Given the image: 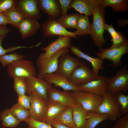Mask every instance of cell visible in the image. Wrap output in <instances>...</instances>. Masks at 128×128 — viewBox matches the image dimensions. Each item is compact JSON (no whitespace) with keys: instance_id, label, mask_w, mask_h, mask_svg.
Returning a JSON list of instances; mask_svg holds the SVG:
<instances>
[{"instance_id":"cell-1","label":"cell","mask_w":128,"mask_h":128,"mask_svg":"<svg viewBox=\"0 0 128 128\" xmlns=\"http://www.w3.org/2000/svg\"><path fill=\"white\" fill-rule=\"evenodd\" d=\"M105 7L101 5L93 10L92 23L91 24L90 35L95 45L99 48L102 47L106 42L104 38L105 23Z\"/></svg>"},{"instance_id":"cell-2","label":"cell","mask_w":128,"mask_h":128,"mask_svg":"<svg viewBox=\"0 0 128 128\" xmlns=\"http://www.w3.org/2000/svg\"><path fill=\"white\" fill-rule=\"evenodd\" d=\"M127 66L124 64L117 71L115 76L109 78L106 91L113 95L123 91L126 93L128 90V70Z\"/></svg>"},{"instance_id":"cell-3","label":"cell","mask_w":128,"mask_h":128,"mask_svg":"<svg viewBox=\"0 0 128 128\" xmlns=\"http://www.w3.org/2000/svg\"><path fill=\"white\" fill-rule=\"evenodd\" d=\"M69 51V48L64 47L55 52L48 58H38L36 62L38 69L37 77L43 79L46 74L55 73L57 68L59 58L63 54L68 53Z\"/></svg>"},{"instance_id":"cell-4","label":"cell","mask_w":128,"mask_h":128,"mask_svg":"<svg viewBox=\"0 0 128 128\" xmlns=\"http://www.w3.org/2000/svg\"><path fill=\"white\" fill-rule=\"evenodd\" d=\"M128 53V40L121 46L116 48L109 47L104 48H99V51L95 53L96 55L101 59H107L113 63L108 65L117 68L122 65L121 60L122 57Z\"/></svg>"},{"instance_id":"cell-5","label":"cell","mask_w":128,"mask_h":128,"mask_svg":"<svg viewBox=\"0 0 128 128\" xmlns=\"http://www.w3.org/2000/svg\"><path fill=\"white\" fill-rule=\"evenodd\" d=\"M7 70L9 76L11 78L15 77L27 78L36 77V72L32 61L24 58L21 59L7 65Z\"/></svg>"},{"instance_id":"cell-6","label":"cell","mask_w":128,"mask_h":128,"mask_svg":"<svg viewBox=\"0 0 128 128\" xmlns=\"http://www.w3.org/2000/svg\"><path fill=\"white\" fill-rule=\"evenodd\" d=\"M72 93L76 103L81 104L88 112H96L103 99V96L81 91Z\"/></svg>"},{"instance_id":"cell-7","label":"cell","mask_w":128,"mask_h":128,"mask_svg":"<svg viewBox=\"0 0 128 128\" xmlns=\"http://www.w3.org/2000/svg\"><path fill=\"white\" fill-rule=\"evenodd\" d=\"M103 100L96 112L105 113L110 116V120L114 121L117 118L121 117L122 115L116 101L115 95L106 92L103 96Z\"/></svg>"},{"instance_id":"cell-8","label":"cell","mask_w":128,"mask_h":128,"mask_svg":"<svg viewBox=\"0 0 128 128\" xmlns=\"http://www.w3.org/2000/svg\"><path fill=\"white\" fill-rule=\"evenodd\" d=\"M81 62L68 53L64 54L58 59L57 68L55 73L69 80L73 72L80 66Z\"/></svg>"},{"instance_id":"cell-9","label":"cell","mask_w":128,"mask_h":128,"mask_svg":"<svg viewBox=\"0 0 128 128\" xmlns=\"http://www.w3.org/2000/svg\"><path fill=\"white\" fill-rule=\"evenodd\" d=\"M41 26V31L44 37L59 36H67L71 38H77L74 32L67 31L58 22L57 19L49 18Z\"/></svg>"},{"instance_id":"cell-10","label":"cell","mask_w":128,"mask_h":128,"mask_svg":"<svg viewBox=\"0 0 128 128\" xmlns=\"http://www.w3.org/2000/svg\"><path fill=\"white\" fill-rule=\"evenodd\" d=\"M27 90L26 94L28 96L37 95L40 96L48 100V89L52 87L51 84L43 79L36 77L25 78Z\"/></svg>"},{"instance_id":"cell-11","label":"cell","mask_w":128,"mask_h":128,"mask_svg":"<svg viewBox=\"0 0 128 128\" xmlns=\"http://www.w3.org/2000/svg\"><path fill=\"white\" fill-rule=\"evenodd\" d=\"M99 76L96 75L84 62H81L80 66L73 72L69 80L76 85H83L97 79Z\"/></svg>"},{"instance_id":"cell-12","label":"cell","mask_w":128,"mask_h":128,"mask_svg":"<svg viewBox=\"0 0 128 128\" xmlns=\"http://www.w3.org/2000/svg\"><path fill=\"white\" fill-rule=\"evenodd\" d=\"M47 95L48 101L67 106L73 107L76 103L72 92L64 90L61 91L55 87L49 88Z\"/></svg>"},{"instance_id":"cell-13","label":"cell","mask_w":128,"mask_h":128,"mask_svg":"<svg viewBox=\"0 0 128 128\" xmlns=\"http://www.w3.org/2000/svg\"><path fill=\"white\" fill-rule=\"evenodd\" d=\"M15 6L25 18L35 20L41 18L37 0H16Z\"/></svg>"},{"instance_id":"cell-14","label":"cell","mask_w":128,"mask_h":128,"mask_svg":"<svg viewBox=\"0 0 128 128\" xmlns=\"http://www.w3.org/2000/svg\"><path fill=\"white\" fill-rule=\"evenodd\" d=\"M29 96L31 100L30 117L35 120L42 121L48 100L38 95Z\"/></svg>"},{"instance_id":"cell-15","label":"cell","mask_w":128,"mask_h":128,"mask_svg":"<svg viewBox=\"0 0 128 128\" xmlns=\"http://www.w3.org/2000/svg\"><path fill=\"white\" fill-rule=\"evenodd\" d=\"M109 78L105 76L100 75L97 80L91 81L84 85L78 86L80 91L103 96L106 92Z\"/></svg>"},{"instance_id":"cell-16","label":"cell","mask_w":128,"mask_h":128,"mask_svg":"<svg viewBox=\"0 0 128 128\" xmlns=\"http://www.w3.org/2000/svg\"><path fill=\"white\" fill-rule=\"evenodd\" d=\"M71 38L67 36H60L54 41H52L47 46L42 49L45 51L44 53L41 54L39 56V59H45L49 58L55 52L64 47L71 48Z\"/></svg>"},{"instance_id":"cell-17","label":"cell","mask_w":128,"mask_h":128,"mask_svg":"<svg viewBox=\"0 0 128 128\" xmlns=\"http://www.w3.org/2000/svg\"><path fill=\"white\" fill-rule=\"evenodd\" d=\"M103 0H73L69 9L73 8L80 13L89 17L92 15L94 9L102 5Z\"/></svg>"},{"instance_id":"cell-18","label":"cell","mask_w":128,"mask_h":128,"mask_svg":"<svg viewBox=\"0 0 128 128\" xmlns=\"http://www.w3.org/2000/svg\"><path fill=\"white\" fill-rule=\"evenodd\" d=\"M37 2L40 10L47 14L49 18L56 19L61 15L59 0H37Z\"/></svg>"},{"instance_id":"cell-19","label":"cell","mask_w":128,"mask_h":128,"mask_svg":"<svg viewBox=\"0 0 128 128\" xmlns=\"http://www.w3.org/2000/svg\"><path fill=\"white\" fill-rule=\"evenodd\" d=\"M44 80L55 87H60L64 90L80 91L78 86L71 82L68 79L56 74L55 73L47 74L43 77Z\"/></svg>"},{"instance_id":"cell-20","label":"cell","mask_w":128,"mask_h":128,"mask_svg":"<svg viewBox=\"0 0 128 128\" xmlns=\"http://www.w3.org/2000/svg\"><path fill=\"white\" fill-rule=\"evenodd\" d=\"M68 106L48 100L42 122L50 125Z\"/></svg>"},{"instance_id":"cell-21","label":"cell","mask_w":128,"mask_h":128,"mask_svg":"<svg viewBox=\"0 0 128 128\" xmlns=\"http://www.w3.org/2000/svg\"><path fill=\"white\" fill-rule=\"evenodd\" d=\"M41 26L37 20L25 18L18 28L23 39L35 35Z\"/></svg>"},{"instance_id":"cell-22","label":"cell","mask_w":128,"mask_h":128,"mask_svg":"<svg viewBox=\"0 0 128 128\" xmlns=\"http://www.w3.org/2000/svg\"><path fill=\"white\" fill-rule=\"evenodd\" d=\"M70 49L72 52L77 57L84 59L90 62L92 66L93 72L96 75L99 76V70L104 68L102 66L104 62V59L99 57H91L82 52L78 47L73 45H71Z\"/></svg>"},{"instance_id":"cell-23","label":"cell","mask_w":128,"mask_h":128,"mask_svg":"<svg viewBox=\"0 0 128 128\" xmlns=\"http://www.w3.org/2000/svg\"><path fill=\"white\" fill-rule=\"evenodd\" d=\"M88 112L81 104L76 103L73 107L72 112L75 128H86Z\"/></svg>"},{"instance_id":"cell-24","label":"cell","mask_w":128,"mask_h":128,"mask_svg":"<svg viewBox=\"0 0 128 128\" xmlns=\"http://www.w3.org/2000/svg\"><path fill=\"white\" fill-rule=\"evenodd\" d=\"M91 27L88 17L79 14L76 28V30L74 32L76 36L79 37L90 34Z\"/></svg>"},{"instance_id":"cell-25","label":"cell","mask_w":128,"mask_h":128,"mask_svg":"<svg viewBox=\"0 0 128 128\" xmlns=\"http://www.w3.org/2000/svg\"><path fill=\"white\" fill-rule=\"evenodd\" d=\"M0 118L2 126L4 128H16L20 123L16 119L8 109H5L0 112Z\"/></svg>"},{"instance_id":"cell-26","label":"cell","mask_w":128,"mask_h":128,"mask_svg":"<svg viewBox=\"0 0 128 128\" xmlns=\"http://www.w3.org/2000/svg\"><path fill=\"white\" fill-rule=\"evenodd\" d=\"M73 107L68 106L53 121L65 125L70 128H75L72 115Z\"/></svg>"},{"instance_id":"cell-27","label":"cell","mask_w":128,"mask_h":128,"mask_svg":"<svg viewBox=\"0 0 128 128\" xmlns=\"http://www.w3.org/2000/svg\"><path fill=\"white\" fill-rule=\"evenodd\" d=\"M109 118V115L107 114L88 112L86 128H95L101 122Z\"/></svg>"},{"instance_id":"cell-28","label":"cell","mask_w":128,"mask_h":128,"mask_svg":"<svg viewBox=\"0 0 128 128\" xmlns=\"http://www.w3.org/2000/svg\"><path fill=\"white\" fill-rule=\"evenodd\" d=\"M102 5L110 7L114 12H126L128 9V0H103Z\"/></svg>"},{"instance_id":"cell-29","label":"cell","mask_w":128,"mask_h":128,"mask_svg":"<svg viewBox=\"0 0 128 128\" xmlns=\"http://www.w3.org/2000/svg\"><path fill=\"white\" fill-rule=\"evenodd\" d=\"M5 14L10 23V25L18 28V26L25 17L16 8L14 7L10 9Z\"/></svg>"},{"instance_id":"cell-30","label":"cell","mask_w":128,"mask_h":128,"mask_svg":"<svg viewBox=\"0 0 128 128\" xmlns=\"http://www.w3.org/2000/svg\"><path fill=\"white\" fill-rule=\"evenodd\" d=\"M16 119L18 121H25L30 117L29 110L25 109L18 103L14 104L9 109Z\"/></svg>"},{"instance_id":"cell-31","label":"cell","mask_w":128,"mask_h":128,"mask_svg":"<svg viewBox=\"0 0 128 128\" xmlns=\"http://www.w3.org/2000/svg\"><path fill=\"white\" fill-rule=\"evenodd\" d=\"M79 14L77 13L67 14L64 17H60L57 20L60 24L65 28H76Z\"/></svg>"},{"instance_id":"cell-32","label":"cell","mask_w":128,"mask_h":128,"mask_svg":"<svg viewBox=\"0 0 128 128\" xmlns=\"http://www.w3.org/2000/svg\"><path fill=\"white\" fill-rule=\"evenodd\" d=\"M116 101L122 115L128 113V96L121 92L115 95Z\"/></svg>"},{"instance_id":"cell-33","label":"cell","mask_w":128,"mask_h":128,"mask_svg":"<svg viewBox=\"0 0 128 128\" xmlns=\"http://www.w3.org/2000/svg\"><path fill=\"white\" fill-rule=\"evenodd\" d=\"M13 79L14 89L18 96L25 95L27 90L25 78L15 77Z\"/></svg>"},{"instance_id":"cell-34","label":"cell","mask_w":128,"mask_h":128,"mask_svg":"<svg viewBox=\"0 0 128 128\" xmlns=\"http://www.w3.org/2000/svg\"><path fill=\"white\" fill-rule=\"evenodd\" d=\"M16 53H10L0 56V62L2 66L5 67L6 65L11 64L14 62L23 58L27 57Z\"/></svg>"},{"instance_id":"cell-35","label":"cell","mask_w":128,"mask_h":128,"mask_svg":"<svg viewBox=\"0 0 128 128\" xmlns=\"http://www.w3.org/2000/svg\"><path fill=\"white\" fill-rule=\"evenodd\" d=\"M24 122L28 125L29 128H53L50 125L34 119L30 117Z\"/></svg>"},{"instance_id":"cell-36","label":"cell","mask_w":128,"mask_h":128,"mask_svg":"<svg viewBox=\"0 0 128 128\" xmlns=\"http://www.w3.org/2000/svg\"><path fill=\"white\" fill-rule=\"evenodd\" d=\"M127 40L125 35L122 33L117 32L114 36L112 37L111 41L113 44L110 47L116 48L122 45Z\"/></svg>"},{"instance_id":"cell-37","label":"cell","mask_w":128,"mask_h":128,"mask_svg":"<svg viewBox=\"0 0 128 128\" xmlns=\"http://www.w3.org/2000/svg\"><path fill=\"white\" fill-rule=\"evenodd\" d=\"M6 35H5L0 37V56L6 54L8 52H11L23 48H32L34 46H14L9 47L7 49L3 48L1 45L2 41Z\"/></svg>"},{"instance_id":"cell-38","label":"cell","mask_w":128,"mask_h":128,"mask_svg":"<svg viewBox=\"0 0 128 128\" xmlns=\"http://www.w3.org/2000/svg\"><path fill=\"white\" fill-rule=\"evenodd\" d=\"M15 5L16 0H0V13L5 14Z\"/></svg>"},{"instance_id":"cell-39","label":"cell","mask_w":128,"mask_h":128,"mask_svg":"<svg viewBox=\"0 0 128 128\" xmlns=\"http://www.w3.org/2000/svg\"><path fill=\"white\" fill-rule=\"evenodd\" d=\"M17 103L23 107L29 110L31 105L30 96L26 95L18 96Z\"/></svg>"},{"instance_id":"cell-40","label":"cell","mask_w":128,"mask_h":128,"mask_svg":"<svg viewBox=\"0 0 128 128\" xmlns=\"http://www.w3.org/2000/svg\"><path fill=\"white\" fill-rule=\"evenodd\" d=\"M112 128H128V114L119 118Z\"/></svg>"},{"instance_id":"cell-41","label":"cell","mask_w":128,"mask_h":128,"mask_svg":"<svg viewBox=\"0 0 128 128\" xmlns=\"http://www.w3.org/2000/svg\"><path fill=\"white\" fill-rule=\"evenodd\" d=\"M61 6L62 16L63 18L67 15V13L69 9L72 0H59Z\"/></svg>"},{"instance_id":"cell-42","label":"cell","mask_w":128,"mask_h":128,"mask_svg":"<svg viewBox=\"0 0 128 128\" xmlns=\"http://www.w3.org/2000/svg\"><path fill=\"white\" fill-rule=\"evenodd\" d=\"M105 30L109 32L111 37L115 35L117 32L114 29L112 25H109L106 23L105 25Z\"/></svg>"},{"instance_id":"cell-43","label":"cell","mask_w":128,"mask_h":128,"mask_svg":"<svg viewBox=\"0 0 128 128\" xmlns=\"http://www.w3.org/2000/svg\"><path fill=\"white\" fill-rule=\"evenodd\" d=\"M10 24V23L5 14L0 13V25Z\"/></svg>"},{"instance_id":"cell-44","label":"cell","mask_w":128,"mask_h":128,"mask_svg":"<svg viewBox=\"0 0 128 128\" xmlns=\"http://www.w3.org/2000/svg\"><path fill=\"white\" fill-rule=\"evenodd\" d=\"M11 29L8 28L6 25H0V37L11 32Z\"/></svg>"},{"instance_id":"cell-45","label":"cell","mask_w":128,"mask_h":128,"mask_svg":"<svg viewBox=\"0 0 128 128\" xmlns=\"http://www.w3.org/2000/svg\"><path fill=\"white\" fill-rule=\"evenodd\" d=\"M117 22L118 26L119 27H123L127 25L128 24V20H124L122 18L117 20Z\"/></svg>"},{"instance_id":"cell-46","label":"cell","mask_w":128,"mask_h":128,"mask_svg":"<svg viewBox=\"0 0 128 128\" xmlns=\"http://www.w3.org/2000/svg\"><path fill=\"white\" fill-rule=\"evenodd\" d=\"M50 125L52 127L55 128H70L65 125L57 123L54 121L52 122L51 123Z\"/></svg>"},{"instance_id":"cell-47","label":"cell","mask_w":128,"mask_h":128,"mask_svg":"<svg viewBox=\"0 0 128 128\" xmlns=\"http://www.w3.org/2000/svg\"></svg>"}]
</instances>
